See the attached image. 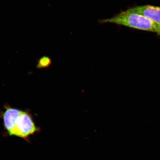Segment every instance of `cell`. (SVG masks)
Wrapping results in <instances>:
<instances>
[{"mask_svg":"<svg viewBox=\"0 0 160 160\" xmlns=\"http://www.w3.org/2000/svg\"><path fill=\"white\" fill-rule=\"evenodd\" d=\"M98 22L101 24L112 23L151 32L157 33L160 37V29L154 22L144 16L129 9L109 18L100 19Z\"/></svg>","mask_w":160,"mask_h":160,"instance_id":"1","label":"cell"},{"mask_svg":"<svg viewBox=\"0 0 160 160\" xmlns=\"http://www.w3.org/2000/svg\"><path fill=\"white\" fill-rule=\"evenodd\" d=\"M38 130L29 114L21 111L16 120L14 128L9 134L10 135L26 138Z\"/></svg>","mask_w":160,"mask_h":160,"instance_id":"2","label":"cell"},{"mask_svg":"<svg viewBox=\"0 0 160 160\" xmlns=\"http://www.w3.org/2000/svg\"><path fill=\"white\" fill-rule=\"evenodd\" d=\"M129 9L151 20L160 29V7L148 5L137 6Z\"/></svg>","mask_w":160,"mask_h":160,"instance_id":"3","label":"cell"},{"mask_svg":"<svg viewBox=\"0 0 160 160\" xmlns=\"http://www.w3.org/2000/svg\"><path fill=\"white\" fill-rule=\"evenodd\" d=\"M6 108V111L3 115L4 124L9 133L14 128L16 120L21 111L11 107Z\"/></svg>","mask_w":160,"mask_h":160,"instance_id":"4","label":"cell"},{"mask_svg":"<svg viewBox=\"0 0 160 160\" xmlns=\"http://www.w3.org/2000/svg\"><path fill=\"white\" fill-rule=\"evenodd\" d=\"M52 61L50 58L47 56H43L39 59L37 67L38 69L48 68L51 65Z\"/></svg>","mask_w":160,"mask_h":160,"instance_id":"5","label":"cell"}]
</instances>
